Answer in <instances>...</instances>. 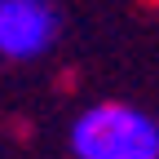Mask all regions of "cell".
Returning <instances> with one entry per match:
<instances>
[{"mask_svg": "<svg viewBox=\"0 0 159 159\" xmlns=\"http://www.w3.org/2000/svg\"><path fill=\"white\" fill-rule=\"evenodd\" d=\"M75 159H159V119L133 102H93L71 124Z\"/></svg>", "mask_w": 159, "mask_h": 159, "instance_id": "cell-1", "label": "cell"}, {"mask_svg": "<svg viewBox=\"0 0 159 159\" xmlns=\"http://www.w3.org/2000/svg\"><path fill=\"white\" fill-rule=\"evenodd\" d=\"M62 13L53 0H0V53L9 62H35L57 44Z\"/></svg>", "mask_w": 159, "mask_h": 159, "instance_id": "cell-2", "label": "cell"}]
</instances>
